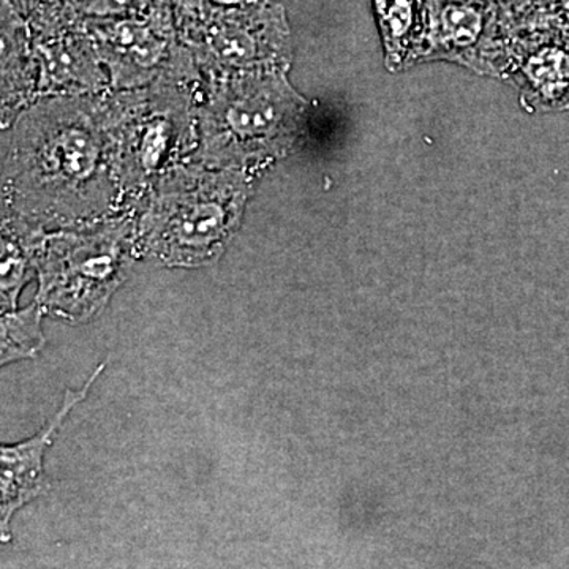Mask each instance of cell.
<instances>
[{
	"label": "cell",
	"mask_w": 569,
	"mask_h": 569,
	"mask_svg": "<svg viewBox=\"0 0 569 569\" xmlns=\"http://www.w3.org/2000/svg\"><path fill=\"white\" fill-rule=\"evenodd\" d=\"M110 92L41 97L2 133V213L69 230L123 212Z\"/></svg>",
	"instance_id": "1"
},
{
	"label": "cell",
	"mask_w": 569,
	"mask_h": 569,
	"mask_svg": "<svg viewBox=\"0 0 569 569\" xmlns=\"http://www.w3.org/2000/svg\"><path fill=\"white\" fill-rule=\"evenodd\" d=\"M204 88L203 73L181 44L170 69L152 84L110 92L116 171L127 216H134L162 176L193 159Z\"/></svg>",
	"instance_id": "2"
},
{
	"label": "cell",
	"mask_w": 569,
	"mask_h": 569,
	"mask_svg": "<svg viewBox=\"0 0 569 569\" xmlns=\"http://www.w3.org/2000/svg\"><path fill=\"white\" fill-rule=\"evenodd\" d=\"M288 71H260L206 81L198 108L194 162L258 179L295 148L307 100Z\"/></svg>",
	"instance_id": "3"
},
{
	"label": "cell",
	"mask_w": 569,
	"mask_h": 569,
	"mask_svg": "<svg viewBox=\"0 0 569 569\" xmlns=\"http://www.w3.org/2000/svg\"><path fill=\"white\" fill-rule=\"evenodd\" d=\"M257 181L194 160L168 171L134 212L138 253L182 268L217 260L241 227Z\"/></svg>",
	"instance_id": "4"
},
{
	"label": "cell",
	"mask_w": 569,
	"mask_h": 569,
	"mask_svg": "<svg viewBox=\"0 0 569 569\" xmlns=\"http://www.w3.org/2000/svg\"><path fill=\"white\" fill-rule=\"evenodd\" d=\"M178 39L204 80L288 71L293 41L282 3L230 7L211 0H176Z\"/></svg>",
	"instance_id": "5"
},
{
	"label": "cell",
	"mask_w": 569,
	"mask_h": 569,
	"mask_svg": "<svg viewBox=\"0 0 569 569\" xmlns=\"http://www.w3.org/2000/svg\"><path fill=\"white\" fill-rule=\"evenodd\" d=\"M134 254H140L134 216L51 231L37 254V302L59 316H91L121 283Z\"/></svg>",
	"instance_id": "6"
},
{
	"label": "cell",
	"mask_w": 569,
	"mask_h": 569,
	"mask_svg": "<svg viewBox=\"0 0 569 569\" xmlns=\"http://www.w3.org/2000/svg\"><path fill=\"white\" fill-rule=\"evenodd\" d=\"M31 31L41 97L96 96L111 91L84 18L66 0H9Z\"/></svg>",
	"instance_id": "7"
},
{
	"label": "cell",
	"mask_w": 569,
	"mask_h": 569,
	"mask_svg": "<svg viewBox=\"0 0 569 569\" xmlns=\"http://www.w3.org/2000/svg\"><path fill=\"white\" fill-rule=\"evenodd\" d=\"M84 24L114 92L152 84L181 48L174 3L149 14L84 18Z\"/></svg>",
	"instance_id": "8"
},
{
	"label": "cell",
	"mask_w": 569,
	"mask_h": 569,
	"mask_svg": "<svg viewBox=\"0 0 569 569\" xmlns=\"http://www.w3.org/2000/svg\"><path fill=\"white\" fill-rule=\"evenodd\" d=\"M512 37L507 18L490 0H433L427 61L458 62L479 73L508 70Z\"/></svg>",
	"instance_id": "9"
},
{
	"label": "cell",
	"mask_w": 569,
	"mask_h": 569,
	"mask_svg": "<svg viewBox=\"0 0 569 569\" xmlns=\"http://www.w3.org/2000/svg\"><path fill=\"white\" fill-rule=\"evenodd\" d=\"M508 70L518 73L522 99L537 110L569 108V39L541 29L515 31Z\"/></svg>",
	"instance_id": "10"
},
{
	"label": "cell",
	"mask_w": 569,
	"mask_h": 569,
	"mask_svg": "<svg viewBox=\"0 0 569 569\" xmlns=\"http://www.w3.org/2000/svg\"><path fill=\"white\" fill-rule=\"evenodd\" d=\"M104 365L97 367L96 372L89 378L88 383L80 391H67L62 410L56 415L47 429L41 430L39 436L17 445V447H2V541H9V522L13 512L22 505L31 501L32 498L47 492L48 485L43 473V456L50 447L52 437L58 432L63 419L70 413L71 408L88 395L97 377L102 373Z\"/></svg>",
	"instance_id": "11"
},
{
	"label": "cell",
	"mask_w": 569,
	"mask_h": 569,
	"mask_svg": "<svg viewBox=\"0 0 569 569\" xmlns=\"http://www.w3.org/2000/svg\"><path fill=\"white\" fill-rule=\"evenodd\" d=\"M40 70L28 22L2 0V130L39 100Z\"/></svg>",
	"instance_id": "12"
},
{
	"label": "cell",
	"mask_w": 569,
	"mask_h": 569,
	"mask_svg": "<svg viewBox=\"0 0 569 569\" xmlns=\"http://www.w3.org/2000/svg\"><path fill=\"white\" fill-rule=\"evenodd\" d=\"M385 61L391 71L427 61L433 0H372Z\"/></svg>",
	"instance_id": "13"
},
{
	"label": "cell",
	"mask_w": 569,
	"mask_h": 569,
	"mask_svg": "<svg viewBox=\"0 0 569 569\" xmlns=\"http://www.w3.org/2000/svg\"><path fill=\"white\" fill-rule=\"evenodd\" d=\"M47 231L2 213V310L17 307L18 295L28 282L32 266H37L41 242Z\"/></svg>",
	"instance_id": "14"
},
{
	"label": "cell",
	"mask_w": 569,
	"mask_h": 569,
	"mask_svg": "<svg viewBox=\"0 0 569 569\" xmlns=\"http://www.w3.org/2000/svg\"><path fill=\"white\" fill-rule=\"evenodd\" d=\"M41 313L43 309L37 301L21 312L3 313L2 365L32 356L43 346L44 339L40 331Z\"/></svg>",
	"instance_id": "15"
},
{
	"label": "cell",
	"mask_w": 569,
	"mask_h": 569,
	"mask_svg": "<svg viewBox=\"0 0 569 569\" xmlns=\"http://www.w3.org/2000/svg\"><path fill=\"white\" fill-rule=\"evenodd\" d=\"M82 18L134 17L149 14L176 0H66Z\"/></svg>",
	"instance_id": "16"
},
{
	"label": "cell",
	"mask_w": 569,
	"mask_h": 569,
	"mask_svg": "<svg viewBox=\"0 0 569 569\" xmlns=\"http://www.w3.org/2000/svg\"><path fill=\"white\" fill-rule=\"evenodd\" d=\"M507 18L511 28L520 29L533 13L538 0H490Z\"/></svg>",
	"instance_id": "17"
},
{
	"label": "cell",
	"mask_w": 569,
	"mask_h": 569,
	"mask_svg": "<svg viewBox=\"0 0 569 569\" xmlns=\"http://www.w3.org/2000/svg\"><path fill=\"white\" fill-rule=\"evenodd\" d=\"M213 3L230 7H249V6H263V3L272 2V0H211Z\"/></svg>",
	"instance_id": "18"
}]
</instances>
